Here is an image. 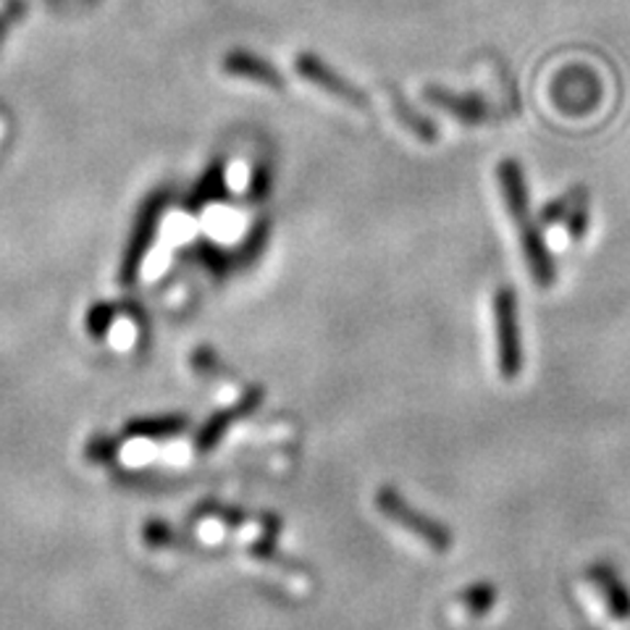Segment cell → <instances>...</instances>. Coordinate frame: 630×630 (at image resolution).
Here are the masks:
<instances>
[{
  "label": "cell",
  "instance_id": "6da1fadb",
  "mask_svg": "<svg viewBox=\"0 0 630 630\" xmlns=\"http://www.w3.org/2000/svg\"><path fill=\"white\" fill-rule=\"evenodd\" d=\"M499 182H502V192L508 197L512 221H515L517 234H521L525 258L530 262V271H534L538 284L549 287L551 281H555V266H551L547 247H544L541 236H538L534 221H530L525 182L515 161L499 163Z\"/></svg>",
  "mask_w": 630,
  "mask_h": 630
},
{
  "label": "cell",
  "instance_id": "7a4b0ae2",
  "mask_svg": "<svg viewBox=\"0 0 630 630\" xmlns=\"http://www.w3.org/2000/svg\"><path fill=\"white\" fill-rule=\"evenodd\" d=\"M298 71L307 79V82L318 84L320 90H326L328 95H337L345 103L358 105V108H365L368 105L363 92H360L358 88H352V84L347 82V79H341L334 69H328V66L320 61V58L300 56L298 58Z\"/></svg>",
  "mask_w": 630,
  "mask_h": 630
},
{
  "label": "cell",
  "instance_id": "3957f363",
  "mask_svg": "<svg viewBox=\"0 0 630 630\" xmlns=\"http://www.w3.org/2000/svg\"><path fill=\"white\" fill-rule=\"evenodd\" d=\"M591 578H594L596 588L607 602L609 612H612L617 620H630V591L622 586L620 578L615 575L612 568L607 564H594L591 568Z\"/></svg>",
  "mask_w": 630,
  "mask_h": 630
},
{
  "label": "cell",
  "instance_id": "277c9868",
  "mask_svg": "<svg viewBox=\"0 0 630 630\" xmlns=\"http://www.w3.org/2000/svg\"><path fill=\"white\" fill-rule=\"evenodd\" d=\"M499 315V345H502V368L515 376L517 365H521V354H517V337H515V305H512L510 292H502L497 305Z\"/></svg>",
  "mask_w": 630,
  "mask_h": 630
},
{
  "label": "cell",
  "instance_id": "5b68a950",
  "mask_svg": "<svg viewBox=\"0 0 630 630\" xmlns=\"http://www.w3.org/2000/svg\"><path fill=\"white\" fill-rule=\"evenodd\" d=\"M223 69L234 77H245V79H255V82L266 84V88H281V74L276 69H271L266 61H260L258 56H249V52L236 50L232 56H226L223 61Z\"/></svg>",
  "mask_w": 630,
  "mask_h": 630
}]
</instances>
